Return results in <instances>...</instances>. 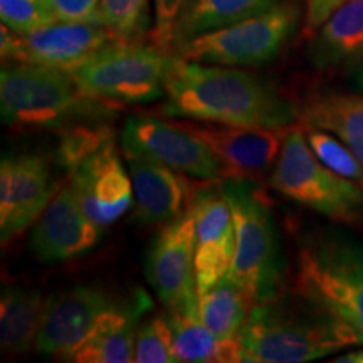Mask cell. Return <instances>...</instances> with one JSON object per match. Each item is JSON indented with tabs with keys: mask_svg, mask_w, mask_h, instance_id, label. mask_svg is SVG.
<instances>
[{
	"mask_svg": "<svg viewBox=\"0 0 363 363\" xmlns=\"http://www.w3.org/2000/svg\"><path fill=\"white\" fill-rule=\"evenodd\" d=\"M133 362L174 363V331L169 316H153L138 326Z\"/></svg>",
	"mask_w": 363,
	"mask_h": 363,
	"instance_id": "obj_28",
	"label": "cell"
},
{
	"mask_svg": "<svg viewBox=\"0 0 363 363\" xmlns=\"http://www.w3.org/2000/svg\"><path fill=\"white\" fill-rule=\"evenodd\" d=\"M190 211L195 224V281L201 293L229 274L235 252L234 219L219 187L195 190Z\"/></svg>",
	"mask_w": 363,
	"mask_h": 363,
	"instance_id": "obj_16",
	"label": "cell"
},
{
	"mask_svg": "<svg viewBox=\"0 0 363 363\" xmlns=\"http://www.w3.org/2000/svg\"><path fill=\"white\" fill-rule=\"evenodd\" d=\"M269 184L284 197L330 220L343 224L363 220V190L315 155L299 123L286 135Z\"/></svg>",
	"mask_w": 363,
	"mask_h": 363,
	"instance_id": "obj_6",
	"label": "cell"
},
{
	"mask_svg": "<svg viewBox=\"0 0 363 363\" xmlns=\"http://www.w3.org/2000/svg\"><path fill=\"white\" fill-rule=\"evenodd\" d=\"M101 227L94 224L66 184L35 220L29 246L44 262H65L88 254L99 242Z\"/></svg>",
	"mask_w": 363,
	"mask_h": 363,
	"instance_id": "obj_17",
	"label": "cell"
},
{
	"mask_svg": "<svg viewBox=\"0 0 363 363\" xmlns=\"http://www.w3.org/2000/svg\"><path fill=\"white\" fill-rule=\"evenodd\" d=\"M185 0H155V26L152 44L163 51H170L175 43V26Z\"/></svg>",
	"mask_w": 363,
	"mask_h": 363,
	"instance_id": "obj_30",
	"label": "cell"
},
{
	"mask_svg": "<svg viewBox=\"0 0 363 363\" xmlns=\"http://www.w3.org/2000/svg\"><path fill=\"white\" fill-rule=\"evenodd\" d=\"M165 94L162 111L170 116L264 128H286L299 121L296 108L274 86L235 66L175 56Z\"/></svg>",
	"mask_w": 363,
	"mask_h": 363,
	"instance_id": "obj_1",
	"label": "cell"
},
{
	"mask_svg": "<svg viewBox=\"0 0 363 363\" xmlns=\"http://www.w3.org/2000/svg\"><path fill=\"white\" fill-rule=\"evenodd\" d=\"M145 276L169 311H199L192 211L163 224L145 257Z\"/></svg>",
	"mask_w": 363,
	"mask_h": 363,
	"instance_id": "obj_11",
	"label": "cell"
},
{
	"mask_svg": "<svg viewBox=\"0 0 363 363\" xmlns=\"http://www.w3.org/2000/svg\"><path fill=\"white\" fill-rule=\"evenodd\" d=\"M2 121L16 128L71 130L101 125L116 113L111 101L86 93L69 71L16 62L0 72Z\"/></svg>",
	"mask_w": 363,
	"mask_h": 363,
	"instance_id": "obj_3",
	"label": "cell"
},
{
	"mask_svg": "<svg viewBox=\"0 0 363 363\" xmlns=\"http://www.w3.org/2000/svg\"><path fill=\"white\" fill-rule=\"evenodd\" d=\"M121 43L103 24L54 22L29 35L0 27V54L4 61L30 62L72 71L108 45Z\"/></svg>",
	"mask_w": 363,
	"mask_h": 363,
	"instance_id": "obj_9",
	"label": "cell"
},
{
	"mask_svg": "<svg viewBox=\"0 0 363 363\" xmlns=\"http://www.w3.org/2000/svg\"><path fill=\"white\" fill-rule=\"evenodd\" d=\"M299 21L294 4L279 2L269 11L203 33L177 45V56L219 66H262L278 56Z\"/></svg>",
	"mask_w": 363,
	"mask_h": 363,
	"instance_id": "obj_8",
	"label": "cell"
},
{
	"mask_svg": "<svg viewBox=\"0 0 363 363\" xmlns=\"http://www.w3.org/2000/svg\"><path fill=\"white\" fill-rule=\"evenodd\" d=\"M177 362L240 363L256 362L238 338H222L202 323L199 311H170Z\"/></svg>",
	"mask_w": 363,
	"mask_h": 363,
	"instance_id": "obj_20",
	"label": "cell"
},
{
	"mask_svg": "<svg viewBox=\"0 0 363 363\" xmlns=\"http://www.w3.org/2000/svg\"><path fill=\"white\" fill-rule=\"evenodd\" d=\"M0 19L21 35H29L57 22L48 0H0Z\"/></svg>",
	"mask_w": 363,
	"mask_h": 363,
	"instance_id": "obj_29",
	"label": "cell"
},
{
	"mask_svg": "<svg viewBox=\"0 0 363 363\" xmlns=\"http://www.w3.org/2000/svg\"><path fill=\"white\" fill-rule=\"evenodd\" d=\"M279 0H185L175 26L174 48L203 33L269 11Z\"/></svg>",
	"mask_w": 363,
	"mask_h": 363,
	"instance_id": "obj_23",
	"label": "cell"
},
{
	"mask_svg": "<svg viewBox=\"0 0 363 363\" xmlns=\"http://www.w3.org/2000/svg\"><path fill=\"white\" fill-rule=\"evenodd\" d=\"M125 153L152 158L180 174L202 180L225 179L219 158L180 121L155 116H130L121 131Z\"/></svg>",
	"mask_w": 363,
	"mask_h": 363,
	"instance_id": "obj_10",
	"label": "cell"
},
{
	"mask_svg": "<svg viewBox=\"0 0 363 363\" xmlns=\"http://www.w3.org/2000/svg\"><path fill=\"white\" fill-rule=\"evenodd\" d=\"M67 184L84 214L101 229L115 224L135 202L131 177L111 138L93 150L71 172Z\"/></svg>",
	"mask_w": 363,
	"mask_h": 363,
	"instance_id": "obj_14",
	"label": "cell"
},
{
	"mask_svg": "<svg viewBox=\"0 0 363 363\" xmlns=\"http://www.w3.org/2000/svg\"><path fill=\"white\" fill-rule=\"evenodd\" d=\"M363 54V0H348L320 27L313 44L316 66H333Z\"/></svg>",
	"mask_w": 363,
	"mask_h": 363,
	"instance_id": "obj_24",
	"label": "cell"
},
{
	"mask_svg": "<svg viewBox=\"0 0 363 363\" xmlns=\"http://www.w3.org/2000/svg\"><path fill=\"white\" fill-rule=\"evenodd\" d=\"M348 0H306L305 33L313 34L330 19L331 13L338 11Z\"/></svg>",
	"mask_w": 363,
	"mask_h": 363,
	"instance_id": "obj_32",
	"label": "cell"
},
{
	"mask_svg": "<svg viewBox=\"0 0 363 363\" xmlns=\"http://www.w3.org/2000/svg\"><path fill=\"white\" fill-rule=\"evenodd\" d=\"M99 16L121 43H140L148 33V0H101Z\"/></svg>",
	"mask_w": 363,
	"mask_h": 363,
	"instance_id": "obj_26",
	"label": "cell"
},
{
	"mask_svg": "<svg viewBox=\"0 0 363 363\" xmlns=\"http://www.w3.org/2000/svg\"><path fill=\"white\" fill-rule=\"evenodd\" d=\"M150 308L143 291L103 315L96 328L76 350L71 362L78 363H126L133 362L138 321Z\"/></svg>",
	"mask_w": 363,
	"mask_h": 363,
	"instance_id": "obj_19",
	"label": "cell"
},
{
	"mask_svg": "<svg viewBox=\"0 0 363 363\" xmlns=\"http://www.w3.org/2000/svg\"><path fill=\"white\" fill-rule=\"evenodd\" d=\"M180 123L214 152L224 169L225 179L244 177L251 180H259L267 172H272L286 135L291 128L224 125L195 120Z\"/></svg>",
	"mask_w": 363,
	"mask_h": 363,
	"instance_id": "obj_13",
	"label": "cell"
},
{
	"mask_svg": "<svg viewBox=\"0 0 363 363\" xmlns=\"http://www.w3.org/2000/svg\"><path fill=\"white\" fill-rule=\"evenodd\" d=\"M54 189L48 162L39 155H6L0 163V239L24 233L43 216Z\"/></svg>",
	"mask_w": 363,
	"mask_h": 363,
	"instance_id": "obj_15",
	"label": "cell"
},
{
	"mask_svg": "<svg viewBox=\"0 0 363 363\" xmlns=\"http://www.w3.org/2000/svg\"><path fill=\"white\" fill-rule=\"evenodd\" d=\"M333 362H342V363H363V350L345 353V355L333 358Z\"/></svg>",
	"mask_w": 363,
	"mask_h": 363,
	"instance_id": "obj_33",
	"label": "cell"
},
{
	"mask_svg": "<svg viewBox=\"0 0 363 363\" xmlns=\"http://www.w3.org/2000/svg\"><path fill=\"white\" fill-rule=\"evenodd\" d=\"M45 299L38 289L6 286L0 298V347L22 355L35 348Z\"/></svg>",
	"mask_w": 363,
	"mask_h": 363,
	"instance_id": "obj_21",
	"label": "cell"
},
{
	"mask_svg": "<svg viewBox=\"0 0 363 363\" xmlns=\"http://www.w3.org/2000/svg\"><path fill=\"white\" fill-rule=\"evenodd\" d=\"M238 340L256 362L301 363L330 357L363 338L350 325L294 291L257 303Z\"/></svg>",
	"mask_w": 363,
	"mask_h": 363,
	"instance_id": "obj_2",
	"label": "cell"
},
{
	"mask_svg": "<svg viewBox=\"0 0 363 363\" xmlns=\"http://www.w3.org/2000/svg\"><path fill=\"white\" fill-rule=\"evenodd\" d=\"M120 305L106 289L78 286L45 299L35 350L44 357L71 362L96 328L103 315Z\"/></svg>",
	"mask_w": 363,
	"mask_h": 363,
	"instance_id": "obj_12",
	"label": "cell"
},
{
	"mask_svg": "<svg viewBox=\"0 0 363 363\" xmlns=\"http://www.w3.org/2000/svg\"><path fill=\"white\" fill-rule=\"evenodd\" d=\"M298 123L335 135L363 163V96L331 93L315 98L299 113Z\"/></svg>",
	"mask_w": 363,
	"mask_h": 363,
	"instance_id": "obj_22",
	"label": "cell"
},
{
	"mask_svg": "<svg viewBox=\"0 0 363 363\" xmlns=\"http://www.w3.org/2000/svg\"><path fill=\"white\" fill-rule=\"evenodd\" d=\"M294 283V291L350 325L363 338V240L338 230L303 239Z\"/></svg>",
	"mask_w": 363,
	"mask_h": 363,
	"instance_id": "obj_5",
	"label": "cell"
},
{
	"mask_svg": "<svg viewBox=\"0 0 363 363\" xmlns=\"http://www.w3.org/2000/svg\"><path fill=\"white\" fill-rule=\"evenodd\" d=\"M175 56L157 45L116 43L69 71L86 93L111 103L143 104L160 99Z\"/></svg>",
	"mask_w": 363,
	"mask_h": 363,
	"instance_id": "obj_7",
	"label": "cell"
},
{
	"mask_svg": "<svg viewBox=\"0 0 363 363\" xmlns=\"http://www.w3.org/2000/svg\"><path fill=\"white\" fill-rule=\"evenodd\" d=\"M133 184L135 220L142 225H160L189 211L195 189L187 179L170 167L152 158L125 153Z\"/></svg>",
	"mask_w": 363,
	"mask_h": 363,
	"instance_id": "obj_18",
	"label": "cell"
},
{
	"mask_svg": "<svg viewBox=\"0 0 363 363\" xmlns=\"http://www.w3.org/2000/svg\"><path fill=\"white\" fill-rule=\"evenodd\" d=\"M220 194L234 219L235 252L229 278L246 291L254 305L283 293V259L271 206L256 180L229 177Z\"/></svg>",
	"mask_w": 363,
	"mask_h": 363,
	"instance_id": "obj_4",
	"label": "cell"
},
{
	"mask_svg": "<svg viewBox=\"0 0 363 363\" xmlns=\"http://www.w3.org/2000/svg\"><path fill=\"white\" fill-rule=\"evenodd\" d=\"M254 306L251 296L229 276L199 293V316L212 333L238 338Z\"/></svg>",
	"mask_w": 363,
	"mask_h": 363,
	"instance_id": "obj_25",
	"label": "cell"
},
{
	"mask_svg": "<svg viewBox=\"0 0 363 363\" xmlns=\"http://www.w3.org/2000/svg\"><path fill=\"white\" fill-rule=\"evenodd\" d=\"M303 130L315 155L331 170L353 182L357 187L363 190V163L353 155L352 150L328 131L315 128V126H303Z\"/></svg>",
	"mask_w": 363,
	"mask_h": 363,
	"instance_id": "obj_27",
	"label": "cell"
},
{
	"mask_svg": "<svg viewBox=\"0 0 363 363\" xmlns=\"http://www.w3.org/2000/svg\"><path fill=\"white\" fill-rule=\"evenodd\" d=\"M358 84H360V88L363 91V66H362V69H360V74H358Z\"/></svg>",
	"mask_w": 363,
	"mask_h": 363,
	"instance_id": "obj_34",
	"label": "cell"
},
{
	"mask_svg": "<svg viewBox=\"0 0 363 363\" xmlns=\"http://www.w3.org/2000/svg\"><path fill=\"white\" fill-rule=\"evenodd\" d=\"M101 0H48L49 9L57 22H91L101 24Z\"/></svg>",
	"mask_w": 363,
	"mask_h": 363,
	"instance_id": "obj_31",
	"label": "cell"
}]
</instances>
